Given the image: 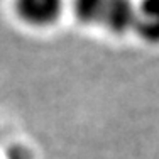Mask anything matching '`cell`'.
<instances>
[{
	"label": "cell",
	"instance_id": "obj_1",
	"mask_svg": "<svg viewBox=\"0 0 159 159\" xmlns=\"http://www.w3.org/2000/svg\"><path fill=\"white\" fill-rule=\"evenodd\" d=\"M63 0H16L19 17L31 25H49L59 17Z\"/></svg>",
	"mask_w": 159,
	"mask_h": 159
},
{
	"label": "cell",
	"instance_id": "obj_2",
	"mask_svg": "<svg viewBox=\"0 0 159 159\" xmlns=\"http://www.w3.org/2000/svg\"><path fill=\"white\" fill-rule=\"evenodd\" d=\"M132 29L146 41L159 43V0H141L135 5Z\"/></svg>",
	"mask_w": 159,
	"mask_h": 159
},
{
	"label": "cell",
	"instance_id": "obj_3",
	"mask_svg": "<svg viewBox=\"0 0 159 159\" xmlns=\"http://www.w3.org/2000/svg\"><path fill=\"white\" fill-rule=\"evenodd\" d=\"M134 10L135 5H132L130 0H107V7H105L100 25L115 34H124L132 29Z\"/></svg>",
	"mask_w": 159,
	"mask_h": 159
},
{
	"label": "cell",
	"instance_id": "obj_4",
	"mask_svg": "<svg viewBox=\"0 0 159 159\" xmlns=\"http://www.w3.org/2000/svg\"><path fill=\"white\" fill-rule=\"evenodd\" d=\"M107 0H75V14L85 24H100Z\"/></svg>",
	"mask_w": 159,
	"mask_h": 159
}]
</instances>
